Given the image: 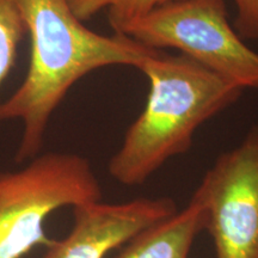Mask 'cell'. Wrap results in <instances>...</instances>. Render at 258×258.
I'll return each mask as SVG.
<instances>
[{"label":"cell","mask_w":258,"mask_h":258,"mask_svg":"<svg viewBox=\"0 0 258 258\" xmlns=\"http://www.w3.org/2000/svg\"><path fill=\"white\" fill-rule=\"evenodd\" d=\"M203 230V208L191 196L184 209L134 235L116 258H189Z\"/></svg>","instance_id":"cell-7"},{"label":"cell","mask_w":258,"mask_h":258,"mask_svg":"<svg viewBox=\"0 0 258 258\" xmlns=\"http://www.w3.org/2000/svg\"><path fill=\"white\" fill-rule=\"evenodd\" d=\"M192 198L217 258H258V124L217 158Z\"/></svg>","instance_id":"cell-5"},{"label":"cell","mask_w":258,"mask_h":258,"mask_svg":"<svg viewBox=\"0 0 258 258\" xmlns=\"http://www.w3.org/2000/svg\"><path fill=\"white\" fill-rule=\"evenodd\" d=\"M177 212V203L171 198L77 206L73 207L72 230L63 239L53 240L43 258H104L134 235Z\"/></svg>","instance_id":"cell-6"},{"label":"cell","mask_w":258,"mask_h":258,"mask_svg":"<svg viewBox=\"0 0 258 258\" xmlns=\"http://www.w3.org/2000/svg\"><path fill=\"white\" fill-rule=\"evenodd\" d=\"M138 70L150 85L146 104L108 164L109 175L127 186L144 184L188 152L198 129L244 92L182 54L154 50Z\"/></svg>","instance_id":"cell-2"},{"label":"cell","mask_w":258,"mask_h":258,"mask_svg":"<svg viewBox=\"0 0 258 258\" xmlns=\"http://www.w3.org/2000/svg\"><path fill=\"white\" fill-rule=\"evenodd\" d=\"M117 34L151 49H176L243 91L258 89V53L230 23L225 0L169 3Z\"/></svg>","instance_id":"cell-4"},{"label":"cell","mask_w":258,"mask_h":258,"mask_svg":"<svg viewBox=\"0 0 258 258\" xmlns=\"http://www.w3.org/2000/svg\"><path fill=\"white\" fill-rule=\"evenodd\" d=\"M25 35L17 0H0V86L14 70Z\"/></svg>","instance_id":"cell-9"},{"label":"cell","mask_w":258,"mask_h":258,"mask_svg":"<svg viewBox=\"0 0 258 258\" xmlns=\"http://www.w3.org/2000/svg\"><path fill=\"white\" fill-rule=\"evenodd\" d=\"M235 8L233 27L243 40L258 42V0H232Z\"/></svg>","instance_id":"cell-10"},{"label":"cell","mask_w":258,"mask_h":258,"mask_svg":"<svg viewBox=\"0 0 258 258\" xmlns=\"http://www.w3.org/2000/svg\"><path fill=\"white\" fill-rule=\"evenodd\" d=\"M173 2L177 0H70V5L83 22L105 11L109 24L117 34L131 22Z\"/></svg>","instance_id":"cell-8"},{"label":"cell","mask_w":258,"mask_h":258,"mask_svg":"<svg viewBox=\"0 0 258 258\" xmlns=\"http://www.w3.org/2000/svg\"><path fill=\"white\" fill-rule=\"evenodd\" d=\"M27 35L30 61L23 82L0 102V122L23 124L16 161L38 156L51 116L70 90L93 71L138 66L151 49L122 34L103 35L85 27L70 0H17Z\"/></svg>","instance_id":"cell-1"},{"label":"cell","mask_w":258,"mask_h":258,"mask_svg":"<svg viewBox=\"0 0 258 258\" xmlns=\"http://www.w3.org/2000/svg\"><path fill=\"white\" fill-rule=\"evenodd\" d=\"M102 185L88 158L38 154L23 169L0 173V258H23L49 246L43 222L53 212L102 201Z\"/></svg>","instance_id":"cell-3"}]
</instances>
